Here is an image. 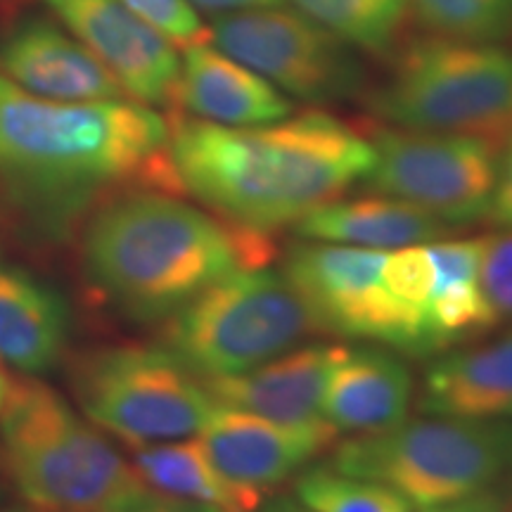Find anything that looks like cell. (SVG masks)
I'll return each instance as SVG.
<instances>
[{"mask_svg":"<svg viewBox=\"0 0 512 512\" xmlns=\"http://www.w3.org/2000/svg\"><path fill=\"white\" fill-rule=\"evenodd\" d=\"M181 192L169 121L143 102H57L0 72V190L48 228L124 190Z\"/></svg>","mask_w":512,"mask_h":512,"instance_id":"obj_1","label":"cell"},{"mask_svg":"<svg viewBox=\"0 0 512 512\" xmlns=\"http://www.w3.org/2000/svg\"><path fill=\"white\" fill-rule=\"evenodd\" d=\"M169 159L181 192L268 235L366 181L375 150L347 121L309 110L261 126L178 117L169 124Z\"/></svg>","mask_w":512,"mask_h":512,"instance_id":"obj_2","label":"cell"},{"mask_svg":"<svg viewBox=\"0 0 512 512\" xmlns=\"http://www.w3.org/2000/svg\"><path fill=\"white\" fill-rule=\"evenodd\" d=\"M266 233L192 207L176 192L136 188L98 204L81 261L88 283L133 320H166L211 283L266 266Z\"/></svg>","mask_w":512,"mask_h":512,"instance_id":"obj_3","label":"cell"},{"mask_svg":"<svg viewBox=\"0 0 512 512\" xmlns=\"http://www.w3.org/2000/svg\"><path fill=\"white\" fill-rule=\"evenodd\" d=\"M0 467L31 512H107L145 486L100 427L34 377L10 382L0 408Z\"/></svg>","mask_w":512,"mask_h":512,"instance_id":"obj_4","label":"cell"},{"mask_svg":"<svg viewBox=\"0 0 512 512\" xmlns=\"http://www.w3.org/2000/svg\"><path fill=\"white\" fill-rule=\"evenodd\" d=\"M368 107L387 126L503 143L512 133V55L491 43L418 36L396 50Z\"/></svg>","mask_w":512,"mask_h":512,"instance_id":"obj_5","label":"cell"},{"mask_svg":"<svg viewBox=\"0 0 512 512\" xmlns=\"http://www.w3.org/2000/svg\"><path fill=\"white\" fill-rule=\"evenodd\" d=\"M512 465V425L437 415L363 432L332 453L330 467L373 479L430 510L489 489Z\"/></svg>","mask_w":512,"mask_h":512,"instance_id":"obj_6","label":"cell"},{"mask_svg":"<svg viewBox=\"0 0 512 512\" xmlns=\"http://www.w3.org/2000/svg\"><path fill=\"white\" fill-rule=\"evenodd\" d=\"M316 328L283 273L242 268L166 318L164 344L202 380L238 375L290 351Z\"/></svg>","mask_w":512,"mask_h":512,"instance_id":"obj_7","label":"cell"},{"mask_svg":"<svg viewBox=\"0 0 512 512\" xmlns=\"http://www.w3.org/2000/svg\"><path fill=\"white\" fill-rule=\"evenodd\" d=\"M72 392L95 427L147 446L200 434L214 401L204 380L166 347H107L81 356Z\"/></svg>","mask_w":512,"mask_h":512,"instance_id":"obj_8","label":"cell"},{"mask_svg":"<svg viewBox=\"0 0 512 512\" xmlns=\"http://www.w3.org/2000/svg\"><path fill=\"white\" fill-rule=\"evenodd\" d=\"M211 43L311 105L356 98L366 86L358 50L294 8L271 5L216 15Z\"/></svg>","mask_w":512,"mask_h":512,"instance_id":"obj_9","label":"cell"},{"mask_svg":"<svg viewBox=\"0 0 512 512\" xmlns=\"http://www.w3.org/2000/svg\"><path fill=\"white\" fill-rule=\"evenodd\" d=\"M368 138L375 150L370 190L411 202L448 226L489 214L501 143L399 126H377Z\"/></svg>","mask_w":512,"mask_h":512,"instance_id":"obj_10","label":"cell"},{"mask_svg":"<svg viewBox=\"0 0 512 512\" xmlns=\"http://www.w3.org/2000/svg\"><path fill=\"white\" fill-rule=\"evenodd\" d=\"M384 256L382 249L309 240L290 249L283 275L318 330L370 339L415 356L434 354L425 323L384 285Z\"/></svg>","mask_w":512,"mask_h":512,"instance_id":"obj_11","label":"cell"},{"mask_svg":"<svg viewBox=\"0 0 512 512\" xmlns=\"http://www.w3.org/2000/svg\"><path fill=\"white\" fill-rule=\"evenodd\" d=\"M60 24L95 55L126 98L143 105L174 102L181 57L176 46L121 0H43Z\"/></svg>","mask_w":512,"mask_h":512,"instance_id":"obj_12","label":"cell"},{"mask_svg":"<svg viewBox=\"0 0 512 512\" xmlns=\"http://www.w3.org/2000/svg\"><path fill=\"white\" fill-rule=\"evenodd\" d=\"M335 437L328 420L283 425L221 403H214L200 430V441L221 475L259 496L302 470Z\"/></svg>","mask_w":512,"mask_h":512,"instance_id":"obj_13","label":"cell"},{"mask_svg":"<svg viewBox=\"0 0 512 512\" xmlns=\"http://www.w3.org/2000/svg\"><path fill=\"white\" fill-rule=\"evenodd\" d=\"M0 72L27 93L46 100L126 98L117 79L91 50L48 17H24L5 31L0 38Z\"/></svg>","mask_w":512,"mask_h":512,"instance_id":"obj_14","label":"cell"},{"mask_svg":"<svg viewBox=\"0 0 512 512\" xmlns=\"http://www.w3.org/2000/svg\"><path fill=\"white\" fill-rule=\"evenodd\" d=\"M349 354L347 347L311 344L285 351L252 370L209 377L204 387L221 406L261 415L283 425H313L323 418V396L330 373Z\"/></svg>","mask_w":512,"mask_h":512,"instance_id":"obj_15","label":"cell"},{"mask_svg":"<svg viewBox=\"0 0 512 512\" xmlns=\"http://www.w3.org/2000/svg\"><path fill=\"white\" fill-rule=\"evenodd\" d=\"M174 102L190 117L221 126L273 124L294 112L271 81L207 41L183 48Z\"/></svg>","mask_w":512,"mask_h":512,"instance_id":"obj_16","label":"cell"},{"mask_svg":"<svg viewBox=\"0 0 512 512\" xmlns=\"http://www.w3.org/2000/svg\"><path fill=\"white\" fill-rule=\"evenodd\" d=\"M69 342V309L48 283L22 268L0 266V361L38 377L62 361Z\"/></svg>","mask_w":512,"mask_h":512,"instance_id":"obj_17","label":"cell"},{"mask_svg":"<svg viewBox=\"0 0 512 512\" xmlns=\"http://www.w3.org/2000/svg\"><path fill=\"white\" fill-rule=\"evenodd\" d=\"M413 380L399 358L382 349H356L337 363L323 396V418L337 432H377L406 418Z\"/></svg>","mask_w":512,"mask_h":512,"instance_id":"obj_18","label":"cell"},{"mask_svg":"<svg viewBox=\"0 0 512 512\" xmlns=\"http://www.w3.org/2000/svg\"><path fill=\"white\" fill-rule=\"evenodd\" d=\"M420 408L448 418H512V332L434 361L425 373Z\"/></svg>","mask_w":512,"mask_h":512,"instance_id":"obj_19","label":"cell"},{"mask_svg":"<svg viewBox=\"0 0 512 512\" xmlns=\"http://www.w3.org/2000/svg\"><path fill=\"white\" fill-rule=\"evenodd\" d=\"M294 228L304 240L387 252L430 245L444 238L453 226L411 202L380 195L328 202L309 211L304 219L294 223Z\"/></svg>","mask_w":512,"mask_h":512,"instance_id":"obj_20","label":"cell"},{"mask_svg":"<svg viewBox=\"0 0 512 512\" xmlns=\"http://www.w3.org/2000/svg\"><path fill=\"white\" fill-rule=\"evenodd\" d=\"M434 285L427 323L434 349H448L460 339L494 328L489 304L479 287V240L430 242Z\"/></svg>","mask_w":512,"mask_h":512,"instance_id":"obj_21","label":"cell"},{"mask_svg":"<svg viewBox=\"0 0 512 512\" xmlns=\"http://www.w3.org/2000/svg\"><path fill=\"white\" fill-rule=\"evenodd\" d=\"M133 467L150 489L211 505L221 512H254L264 501V496L230 484L211 463L200 439L188 437L138 446Z\"/></svg>","mask_w":512,"mask_h":512,"instance_id":"obj_22","label":"cell"},{"mask_svg":"<svg viewBox=\"0 0 512 512\" xmlns=\"http://www.w3.org/2000/svg\"><path fill=\"white\" fill-rule=\"evenodd\" d=\"M358 53L392 55L408 17V0H290Z\"/></svg>","mask_w":512,"mask_h":512,"instance_id":"obj_23","label":"cell"},{"mask_svg":"<svg viewBox=\"0 0 512 512\" xmlns=\"http://www.w3.org/2000/svg\"><path fill=\"white\" fill-rule=\"evenodd\" d=\"M408 15L430 36L498 43L512 36V0H408Z\"/></svg>","mask_w":512,"mask_h":512,"instance_id":"obj_24","label":"cell"},{"mask_svg":"<svg viewBox=\"0 0 512 512\" xmlns=\"http://www.w3.org/2000/svg\"><path fill=\"white\" fill-rule=\"evenodd\" d=\"M294 489L297 501L311 512H413V505L389 486L332 467L304 472Z\"/></svg>","mask_w":512,"mask_h":512,"instance_id":"obj_25","label":"cell"},{"mask_svg":"<svg viewBox=\"0 0 512 512\" xmlns=\"http://www.w3.org/2000/svg\"><path fill=\"white\" fill-rule=\"evenodd\" d=\"M479 287L494 323H512V228L479 240Z\"/></svg>","mask_w":512,"mask_h":512,"instance_id":"obj_26","label":"cell"},{"mask_svg":"<svg viewBox=\"0 0 512 512\" xmlns=\"http://www.w3.org/2000/svg\"><path fill=\"white\" fill-rule=\"evenodd\" d=\"M121 3L164 38H169L174 46L188 48L207 41L209 31L204 29L200 10L190 0H121Z\"/></svg>","mask_w":512,"mask_h":512,"instance_id":"obj_27","label":"cell"},{"mask_svg":"<svg viewBox=\"0 0 512 512\" xmlns=\"http://www.w3.org/2000/svg\"><path fill=\"white\" fill-rule=\"evenodd\" d=\"M107 512H221L211 505L185 501V498L166 496L162 491L150 489V486H143L136 494H131L124 501L114 505Z\"/></svg>","mask_w":512,"mask_h":512,"instance_id":"obj_28","label":"cell"},{"mask_svg":"<svg viewBox=\"0 0 512 512\" xmlns=\"http://www.w3.org/2000/svg\"><path fill=\"white\" fill-rule=\"evenodd\" d=\"M489 216L496 226L512 228V133L501 143V155H498V176L496 188L491 195Z\"/></svg>","mask_w":512,"mask_h":512,"instance_id":"obj_29","label":"cell"},{"mask_svg":"<svg viewBox=\"0 0 512 512\" xmlns=\"http://www.w3.org/2000/svg\"><path fill=\"white\" fill-rule=\"evenodd\" d=\"M197 10L211 12V15H228V12L271 8V5H283V0H190Z\"/></svg>","mask_w":512,"mask_h":512,"instance_id":"obj_30","label":"cell"},{"mask_svg":"<svg viewBox=\"0 0 512 512\" xmlns=\"http://www.w3.org/2000/svg\"><path fill=\"white\" fill-rule=\"evenodd\" d=\"M422 512H503V508L494 496H489L486 491H482V494L463 498V501L437 505V508L422 510Z\"/></svg>","mask_w":512,"mask_h":512,"instance_id":"obj_31","label":"cell"},{"mask_svg":"<svg viewBox=\"0 0 512 512\" xmlns=\"http://www.w3.org/2000/svg\"><path fill=\"white\" fill-rule=\"evenodd\" d=\"M268 512H311V510H306L302 503H292V501H280V503H275L271 510Z\"/></svg>","mask_w":512,"mask_h":512,"instance_id":"obj_32","label":"cell"},{"mask_svg":"<svg viewBox=\"0 0 512 512\" xmlns=\"http://www.w3.org/2000/svg\"><path fill=\"white\" fill-rule=\"evenodd\" d=\"M8 389H10V382H8V377H5L3 373H0V408H3V403H5V396H8Z\"/></svg>","mask_w":512,"mask_h":512,"instance_id":"obj_33","label":"cell"}]
</instances>
